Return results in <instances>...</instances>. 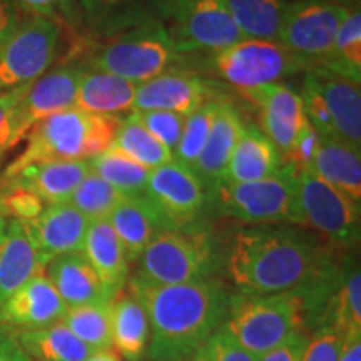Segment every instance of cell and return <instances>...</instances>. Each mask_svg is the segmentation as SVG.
Here are the masks:
<instances>
[{
  "label": "cell",
  "instance_id": "1",
  "mask_svg": "<svg viewBox=\"0 0 361 361\" xmlns=\"http://www.w3.org/2000/svg\"><path fill=\"white\" fill-rule=\"evenodd\" d=\"M129 293L146 311L151 361H186L224 323L233 295L216 279L157 284L139 276Z\"/></svg>",
  "mask_w": 361,
  "mask_h": 361
},
{
  "label": "cell",
  "instance_id": "37",
  "mask_svg": "<svg viewBox=\"0 0 361 361\" xmlns=\"http://www.w3.org/2000/svg\"><path fill=\"white\" fill-rule=\"evenodd\" d=\"M61 322L92 351L111 350V303L69 308Z\"/></svg>",
  "mask_w": 361,
  "mask_h": 361
},
{
  "label": "cell",
  "instance_id": "44",
  "mask_svg": "<svg viewBox=\"0 0 361 361\" xmlns=\"http://www.w3.org/2000/svg\"><path fill=\"white\" fill-rule=\"evenodd\" d=\"M24 16L47 17L52 20H69L78 16L79 0H12Z\"/></svg>",
  "mask_w": 361,
  "mask_h": 361
},
{
  "label": "cell",
  "instance_id": "42",
  "mask_svg": "<svg viewBox=\"0 0 361 361\" xmlns=\"http://www.w3.org/2000/svg\"><path fill=\"white\" fill-rule=\"evenodd\" d=\"M188 361H256V358L245 348H241L221 324V328L216 329L213 335L189 356Z\"/></svg>",
  "mask_w": 361,
  "mask_h": 361
},
{
  "label": "cell",
  "instance_id": "12",
  "mask_svg": "<svg viewBox=\"0 0 361 361\" xmlns=\"http://www.w3.org/2000/svg\"><path fill=\"white\" fill-rule=\"evenodd\" d=\"M350 8L333 0H293L279 25L278 42L311 66H319Z\"/></svg>",
  "mask_w": 361,
  "mask_h": 361
},
{
  "label": "cell",
  "instance_id": "40",
  "mask_svg": "<svg viewBox=\"0 0 361 361\" xmlns=\"http://www.w3.org/2000/svg\"><path fill=\"white\" fill-rule=\"evenodd\" d=\"M45 202L20 186L0 184V214L6 219L30 223L45 209Z\"/></svg>",
  "mask_w": 361,
  "mask_h": 361
},
{
  "label": "cell",
  "instance_id": "41",
  "mask_svg": "<svg viewBox=\"0 0 361 361\" xmlns=\"http://www.w3.org/2000/svg\"><path fill=\"white\" fill-rule=\"evenodd\" d=\"M134 114L139 123L154 135L157 141L164 144L174 156L180 134H183L186 116L168 111H134Z\"/></svg>",
  "mask_w": 361,
  "mask_h": 361
},
{
  "label": "cell",
  "instance_id": "43",
  "mask_svg": "<svg viewBox=\"0 0 361 361\" xmlns=\"http://www.w3.org/2000/svg\"><path fill=\"white\" fill-rule=\"evenodd\" d=\"M343 336L331 324L316 328L301 361H338L341 353Z\"/></svg>",
  "mask_w": 361,
  "mask_h": 361
},
{
  "label": "cell",
  "instance_id": "20",
  "mask_svg": "<svg viewBox=\"0 0 361 361\" xmlns=\"http://www.w3.org/2000/svg\"><path fill=\"white\" fill-rule=\"evenodd\" d=\"M45 276L67 308L109 305L114 300V295L104 286L82 252H69L54 258L45 266Z\"/></svg>",
  "mask_w": 361,
  "mask_h": 361
},
{
  "label": "cell",
  "instance_id": "2",
  "mask_svg": "<svg viewBox=\"0 0 361 361\" xmlns=\"http://www.w3.org/2000/svg\"><path fill=\"white\" fill-rule=\"evenodd\" d=\"M336 263L310 234L295 228L241 229L228 251V273L239 293L281 295L318 281Z\"/></svg>",
  "mask_w": 361,
  "mask_h": 361
},
{
  "label": "cell",
  "instance_id": "33",
  "mask_svg": "<svg viewBox=\"0 0 361 361\" xmlns=\"http://www.w3.org/2000/svg\"><path fill=\"white\" fill-rule=\"evenodd\" d=\"M109 149H114L121 154L128 156L129 159L149 171L159 168L162 164H168L174 159L173 152L139 123L134 111L124 119H121L116 137Z\"/></svg>",
  "mask_w": 361,
  "mask_h": 361
},
{
  "label": "cell",
  "instance_id": "22",
  "mask_svg": "<svg viewBox=\"0 0 361 361\" xmlns=\"http://www.w3.org/2000/svg\"><path fill=\"white\" fill-rule=\"evenodd\" d=\"M109 224L123 243L129 261H137L154 239L173 229L146 196H126L109 214Z\"/></svg>",
  "mask_w": 361,
  "mask_h": 361
},
{
  "label": "cell",
  "instance_id": "28",
  "mask_svg": "<svg viewBox=\"0 0 361 361\" xmlns=\"http://www.w3.org/2000/svg\"><path fill=\"white\" fill-rule=\"evenodd\" d=\"M39 271H44L24 224L8 219L0 243V308Z\"/></svg>",
  "mask_w": 361,
  "mask_h": 361
},
{
  "label": "cell",
  "instance_id": "51",
  "mask_svg": "<svg viewBox=\"0 0 361 361\" xmlns=\"http://www.w3.org/2000/svg\"><path fill=\"white\" fill-rule=\"evenodd\" d=\"M7 221H8V219H6V218H4L2 214H0V243H2L4 236H6V231H7Z\"/></svg>",
  "mask_w": 361,
  "mask_h": 361
},
{
  "label": "cell",
  "instance_id": "5",
  "mask_svg": "<svg viewBox=\"0 0 361 361\" xmlns=\"http://www.w3.org/2000/svg\"><path fill=\"white\" fill-rule=\"evenodd\" d=\"M179 54L162 22L151 17L106 35L89 67L139 85L171 71Z\"/></svg>",
  "mask_w": 361,
  "mask_h": 361
},
{
  "label": "cell",
  "instance_id": "11",
  "mask_svg": "<svg viewBox=\"0 0 361 361\" xmlns=\"http://www.w3.org/2000/svg\"><path fill=\"white\" fill-rule=\"evenodd\" d=\"M298 209L301 224H308L340 247L360 239L361 204L350 200L311 169L298 171Z\"/></svg>",
  "mask_w": 361,
  "mask_h": 361
},
{
  "label": "cell",
  "instance_id": "46",
  "mask_svg": "<svg viewBox=\"0 0 361 361\" xmlns=\"http://www.w3.org/2000/svg\"><path fill=\"white\" fill-rule=\"evenodd\" d=\"M310 343V333L306 329H298L293 335L284 340L276 348L261 355L256 361H301Z\"/></svg>",
  "mask_w": 361,
  "mask_h": 361
},
{
  "label": "cell",
  "instance_id": "27",
  "mask_svg": "<svg viewBox=\"0 0 361 361\" xmlns=\"http://www.w3.org/2000/svg\"><path fill=\"white\" fill-rule=\"evenodd\" d=\"M243 128H245V123L231 104L219 102L206 146L192 166L194 173L200 176L207 186V191L224 178V171L228 168V162L231 159Z\"/></svg>",
  "mask_w": 361,
  "mask_h": 361
},
{
  "label": "cell",
  "instance_id": "47",
  "mask_svg": "<svg viewBox=\"0 0 361 361\" xmlns=\"http://www.w3.org/2000/svg\"><path fill=\"white\" fill-rule=\"evenodd\" d=\"M0 361H32L17 340L16 331L0 326Z\"/></svg>",
  "mask_w": 361,
  "mask_h": 361
},
{
  "label": "cell",
  "instance_id": "39",
  "mask_svg": "<svg viewBox=\"0 0 361 361\" xmlns=\"http://www.w3.org/2000/svg\"><path fill=\"white\" fill-rule=\"evenodd\" d=\"M218 106L219 101H207L200 109L186 116L183 134H180L178 147L174 151V161L192 168L206 146L207 137H209Z\"/></svg>",
  "mask_w": 361,
  "mask_h": 361
},
{
  "label": "cell",
  "instance_id": "17",
  "mask_svg": "<svg viewBox=\"0 0 361 361\" xmlns=\"http://www.w3.org/2000/svg\"><path fill=\"white\" fill-rule=\"evenodd\" d=\"M22 224L44 269L57 256L80 252L89 228V221L71 202L47 204L39 218Z\"/></svg>",
  "mask_w": 361,
  "mask_h": 361
},
{
  "label": "cell",
  "instance_id": "4",
  "mask_svg": "<svg viewBox=\"0 0 361 361\" xmlns=\"http://www.w3.org/2000/svg\"><path fill=\"white\" fill-rule=\"evenodd\" d=\"M223 328L241 348L259 358L298 329H306L303 300L296 291L263 296L234 293Z\"/></svg>",
  "mask_w": 361,
  "mask_h": 361
},
{
  "label": "cell",
  "instance_id": "24",
  "mask_svg": "<svg viewBox=\"0 0 361 361\" xmlns=\"http://www.w3.org/2000/svg\"><path fill=\"white\" fill-rule=\"evenodd\" d=\"M137 85L119 75L97 69H84L75 107L89 114L124 119L134 111Z\"/></svg>",
  "mask_w": 361,
  "mask_h": 361
},
{
  "label": "cell",
  "instance_id": "18",
  "mask_svg": "<svg viewBox=\"0 0 361 361\" xmlns=\"http://www.w3.org/2000/svg\"><path fill=\"white\" fill-rule=\"evenodd\" d=\"M67 310L44 271H39L2 305L0 326L16 333L44 328L61 322Z\"/></svg>",
  "mask_w": 361,
  "mask_h": 361
},
{
  "label": "cell",
  "instance_id": "49",
  "mask_svg": "<svg viewBox=\"0 0 361 361\" xmlns=\"http://www.w3.org/2000/svg\"><path fill=\"white\" fill-rule=\"evenodd\" d=\"M338 361H361V336H351L343 340Z\"/></svg>",
  "mask_w": 361,
  "mask_h": 361
},
{
  "label": "cell",
  "instance_id": "45",
  "mask_svg": "<svg viewBox=\"0 0 361 361\" xmlns=\"http://www.w3.org/2000/svg\"><path fill=\"white\" fill-rule=\"evenodd\" d=\"M27 87L29 85L0 92V164H2L7 152L12 147H16V142H13V111H16L17 102Z\"/></svg>",
  "mask_w": 361,
  "mask_h": 361
},
{
  "label": "cell",
  "instance_id": "7",
  "mask_svg": "<svg viewBox=\"0 0 361 361\" xmlns=\"http://www.w3.org/2000/svg\"><path fill=\"white\" fill-rule=\"evenodd\" d=\"M135 276L157 284H186L213 279L218 269L214 239L200 226L166 229L137 259Z\"/></svg>",
  "mask_w": 361,
  "mask_h": 361
},
{
  "label": "cell",
  "instance_id": "31",
  "mask_svg": "<svg viewBox=\"0 0 361 361\" xmlns=\"http://www.w3.org/2000/svg\"><path fill=\"white\" fill-rule=\"evenodd\" d=\"M345 338L361 336V273L360 264L351 261L341 269L340 281L326 311V322Z\"/></svg>",
  "mask_w": 361,
  "mask_h": 361
},
{
  "label": "cell",
  "instance_id": "34",
  "mask_svg": "<svg viewBox=\"0 0 361 361\" xmlns=\"http://www.w3.org/2000/svg\"><path fill=\"white\" fill-rule=\"evenodd\" d=\"M149 0H79V12L87 27L109 35L135 22L151 19L146 11ZM161 0H152L159 7Z\"/></svg>",
  "mask_w": 361,
  "mask_h": 361
},
{
  "label": "cell",
  "instance_id": "10",
  "mask_svg": "<svg viewBox=\"0 0 361 361\" xmlns=\"http://www.w3.org/2000/svg\"><path fill=\"white\" fill-rule=\"evenodd\" d=\"M61 25L39 16H24L0 45V92L25 87L47 72L57 56Z\"/></svg>",
  "mask_w": 361,
  "mask_h": 361
},
{
  "label": "cell",
  "instance_id": "8",
  "mask_svg": "<svg viewBox=\"0 0 361 361\" xmlns=\"http://www.w3.org/2000/svg\"><path fill=\"white\" fill-rule=\"evenodd\" d=\"M162 25L183 52H219L243 40L224 0H161Z\"/></svg>",
  "mask_w": 361,
  "mask_h": 361
},
{
  "label": "cell",
  "instance_id": "15",
  "mask_svg": "<svg viewBox=\"0 0 361 361\" xmlns=\"http://www.w3.org/2000/svg\"><path fill=\"white\" fill-rule=\"evenodd\" d=\"M245 96L259 109L261 130L279 149L283 157L291 154L301 130L308 123L301 94L284 82H273L246 90Z\"/></svg>",
  "mask_w": 361,
  "mask_h": 361
},
{
  "label": "cell",
  "instance_id": "32",
  "mask_svg": "<svg viewBox=\"0 0 361 361\" xmlns=\"http://www.w3.org/2000/svg\"><path fill=\"white\" fill-rule=\"evenodd\" d=\"M245 39L278 40L279 25L293 0H224Z\"/></svg>",
  "mask_w": 361,
  "mask_h": 361
},
{
  "label": "cell",
  "instance_id": "23",
  "mask_svg": "<svg viewBox=\"0 0 361 361\" xmlns=\"http://www.w3.org/2000/svg\"><path fill=\"white\" fill-rule=\"evenodd\" d=\"M284 157L271 139L255 124H245L224 178L228 183H255L273 178L284 168Z\"/></svg>",
  "mask_w": 361,
  "mask_h": 361
},
{
  "label": "cell",
  "instance_id": "29",
  "mask_svg": "<svg viewBox=\"0 0 361 361\" xmlns=\"http://www.w3.org/2000/svg\"><path fill=\"white\" fill-rule=\"evenodd\" d=\"M112 346L126 361H142L149 346V322L146 311L130 295L117 293L111 301Z\"/></svg>",
  "mask_w": 361,
  "mask_h": 361
},
{
  "label": "cell",
  "instance_id": "25",
  "mask_svg": "<svg viewBox=\"0 0 361 361\" xmlns=\"http://www.w3.org/2000/svg\"><path fill=\"white\" fill-rule=\"evenodd\" d=\"M80 252L112 295L123 291L128 283L129 259L109 221H90Z\"/></svg>",
  "mask_w": 361,
  "mask_h": 361
},
{
  "label": "cell",
  "instance_id": "3",
  "mask_svg": "<svg viewBox=\"0 0 361 361\" xmlns=\"http://www.w3.org/2000/svg\"><path fill=\"white\" fill-rule=\"evenodd\" d=\"M121 119L71 107L45 117L27 134V146L0 178L49 161H92L112 146Z\"/></svg>",
  "mask_w": 361,
  "mask_h": 361
},
{
  "label": "cell",
  "instance_id": "38",
  "mask_svg": "<svg viewBox=\"0 0 361 361\" xmlns=\"http://www.w3.org/2000/svg\"><path fill=\"white\" fill-rule=\"evenodd\" d=\"M124 197L109 183L90 171L72 192L69 202L90 223V221L109 218L112 209Z\"/></svg>",
  "mask_w": 361,
  "mask_h": 361
},
{
  "label": "cell",
  "instance_id": "48",
  "mask_svg": "<svg viewBox=\"0 0 361 361\" xmlns=\"http://www.w3.org/2000/svg\"><path fill=\"white\" fill-rule=\"evenodd\" d=\"M20 11L12 0H0V45L11 37L20 24Z\"/></svg>",
  "mask_w": 361,
  "mask_h": 361
},
{
  "label": "cell",
  "instance_id": "36",
  "mask_svg": "<svg viewBox=\"0 0 361 361\" xmlns=\"http://www.w3.org/2000/svg\"><path fill=\"white\" fill-rule=\"evenodd\" d=\"M90 171L109 183L123 196H142L151 171L129 159L114 149H107L101 156L89 161Z\"/></svg>",
  "mask_w": 361,
  "mask_h": 361
},
{
  "label": "cell",
  "instance_id": "30",
  "mask_svg": "<svg viewBox=\"0 0 361 361\" xmlns=\"http://www.w3.org/2000/svg\"><path fill=\"white\" fill-rule=\"evenodd\" d=\"M16 335L25 353L35 361H85L94 353L62 322Z\"/></svg>",
  "mask_w": 361,
  "mask_h": 361
},
{
  "label": "cell",
  "instance_id": "13",
  "mask_svg": "<svg viewBox=\"0 0 361 361\" xmlns=\"http://www.w3.org/2000/svg\"><path fill=\"white\" fill-rule=\"evenodd\" d=\"M144 196L164 216L173 229L197 226L209 191L192 168L171 161L149 173Z\"/></svg>",
  "mask_w": 361,
  "mask_h": 361
},
{
  "label": "cell",
  "instance_id": "19",
  "mask_svg": "<svg viewBox=\"0 0 361 361\" xmlns=\"http://www.w3.org/2000/svg\"><path fill=\"white\" fill-rule=\"evenodd\" d=\"M211 85L200 75L180 71H166L139 84L134 111H168L189 116L211 101Z\"/></svg>",
  "mask_w": 361,
  "mask_h": 361
},
{
  "label": "cell",
  "instance_id": "50",
  "mask_svg": "<svg viewBox=\"0 0 361 361\" xmlns=\"http://www.w3.org/2000/svg\"><path fill=\"white\" fill-rule=\"evenodd\" d=\"M85 361H123L119 358V355L114 353L112 350H102V351H94Z\"/></svg>",
  "mask_w": 361,
  "mask_h": 361
},
{
  "label": "cell",
  "instance_id": "21",
  "mask_svg": "<svg viewBox=\"0 0 361 361\" xmlns=\"http://www.w3.org/2000/svg\"><path fill=\"white\" fill-rule=\"evenodd\" d=\"M90 173L89 161H49L30 164L0 184L20 186L39 196L45 204L69 202L72 192Z\"/></svg>",
  "mask_w": 361,
  "mask_h": 361
},
{
  "label": "cell",
  "instance_id": "16",
  "mask_svg": "<svg viewBox=\"0 0 361 361\" xmlns=\"http://www.w3.org/2000/svg\"><path fill=\"white\" fill-rule=\"evenodd\" d=\"M303 80L318 92L338 137L355 149H361L360 84L319 66L306 69Z\"/></svg>",
  "mask_w": 361,
  "mask_h": 361
},
{
  "label": "cell",
  "instance_id": "26",
  "mask_svg": "<svg viewBox=\"0 0 361 361\" xmlns=\"http://www.w3.org/2000/svg\"><path fill=\"white\" fill-rule=\"evenodd\" d=\"M310 169L361 204V152L338 135H319Z\"/></svg>",
  "mask_w": 361,
  "mask_h": 361
},
{
  "label": "cell",
  "instance_id": "6",
  "mask_svg": "<svg viewBox=\"0 0 361 361\" xmlns=\"http://www.w3.org/2000/svg\"><path fill=\"white\" fill-rule=\"evenodd\" d=\"M209 197L221 214L247 224H301L298 209V169L284 164L281 173L255 183L219 180Z\"/></svg>",
  "mask_w": 361,
  "mask_h": 361
},
{
  "label": "cell",
  "instance_id": "9",
  "mask_svg": "<svg viewBox=\"0 0 361 361\" xmlns=\"http://www.w3.org/2000/svg\"><path fill=\"white\" fill-rule=\"evenodd\" d=\"M211 66L221 79L241 92L261 85L283 82L286 75L310 69L303 59L278 40L243 39L213 54Z\"/></svg>",
  "mask_w": 361,
  "mask_h": 361
},
{
  "label": "cell",
  "instance_id": "14",
  "mask_svg": "<svg viewBox=\"0 0 361 361\" xmlns=\"http://www.w3.org/2000/svg\"><path fill=\"white\" fill-rule=\"evenodd\" d=\"M85 67L61 66L45 72L24 90L13 111V142L27 137L30 129L45 117L75 107L78 89Z\"/></svg>",
  "mask_w": 361,
  "mask_h": 361
},
{
  "label": "cell",
  "instance_id": "35",
  "mask_svg": "<svg viewBox=\"0 0 361 361\" xmlns=\"http://www.w3.org/2000/svg\"><path fill=\"white\" fill-rule=\"evenodd\" d=\"M319 67L335 72L351 82H361V12L350 8L338 29L335 42Z\"/></svg>",
  "mask_w": 361,
  "mask_h": 361
}]
</instances>
